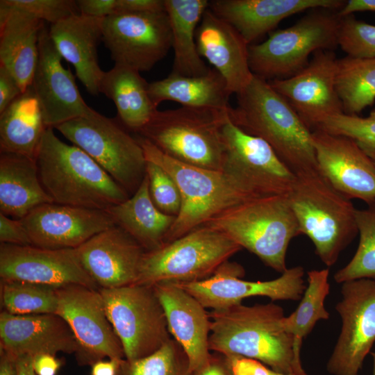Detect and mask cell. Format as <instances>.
Returning a JSON list of instances; mask_svg holds the SVG:
<instances>
[{
  "label": "cell",
  "instance_id": "cell-1",
  "mask_svg": "<svg viewBox=\"0 0 375 375\" xmlns=\"http://www.w3.org/2000/svg\"><path fill=\"white\" fill-rule=\"evenodd\" d=\"M209 349L225 356L261 362L285 374L308 375L294 351V338L284 328V310L274 303H241L208 312Z\"/></svg>",
  "mask_w": 375,
  "mask_h": 375
},
{
  "label": "cell",
  "instance_id": "cell-2",
  "mask_svg": "<svg viewBox=\"0 0 375 375\" xmlns=\"http://www.w3.org/2000/svg\"><path fill=\"white\" fill-rule=\"evenodd\" d=\"M236 95L229 112L236 126L265 141L295 175L318 170L312 131L267 81L253 75Z\"/></svg>",
  "mask_w": 375,
  "mask_h": 375
},
{
  "label": "cell",
  "instance_id": "cell-3",
  "mask_svg": "<svg viewBox=\"0 0 375 375\" xmlns=\"http://www.w3.org/2000/svg\"><path fill=\"white\" fill-rule=\"evenodd\" d=\"M35 162L42 185L53 203L106 210L131 196L79 147L47 128Z\"/></svg>",
  "mask_w": 375,
  "mask_h": 375
},
{
  "label": "cell",
  "instance_id": "cell-4",
  "mask_svg": "<svg viewBox=\"0 0 375 375\" xmlns=\"http://www.w3.org/2000/svg\"><path fill=\"white\" fill-rule=\"evenodd\" d=\"M301 235L312 242L315 253L333 266L358 234L351 201L333 188L318 170L296 174L287 194Z\"/></svg>",
  "mask_w": 375,
  "mask_h": 375
},
{
  "label": "cell",
  "instance_id": "cell-5",
  "mask_svg": "<svg viewBox=\"0 0 375 375\" xmlns=\"http://www.w3.org/2000/svg\"><path fill=\"white\" fill-rule=\"evenodd\" d=\"M136 138L146 160L166 171L180 192L181 209L165 236V244L204 225L233 206L258 197L244 190L222 171L181 162L166 155L142 136Z\"/></svg>",
  "mask_w": 375,
  "mask_h": 375
},
{
  "label": "cell",
  "instance_id": "cell-6",
  "mask_svg": "<svg viewBox=\"0 0 375 375\" xmlns=\"http://www.w3.org/2000/svg\"><path fill=\"white\" fill-rule=\"evenodd\" d=\"M204 225L214 228L265 265L283 273L290 241L301 235L286 195L254 197L233 206Z\"/></svg>",
  "mask_w": 375,
  "mask_h": 375
},
{
  "label": "cell",
  "instance_id": "cell-7",
  "mask_svg": "<svg viewBox=\"0 0 375 375\" xmlns=\"http://www.w3.org/2000/svg\"><path fill=\"white\" fill-rule=\"evenodd\" d=\"M229 112L185 106L158 110L138 133L177 160L221 171L222 128Z\"/></svg>",
  "mask_w": 375,
  "mask_h": 375
},
{
  "label": "cell",
  "instance_id": "cell-8",
  "mask_svg": "<svg viewBox=\"0 0 375 375\" xmlns=\"http://www.w3.org/2000/svg\"><path fill=\"white\" fill-rule=\"evenodd\" d=\"M338 11L315 8L291 26L273 31L268 38L249 46L252 74L267 81L294 76L309 62L312 53L338 47Z\"/></svg>",
  "mask_w": 375,
  "mask_h": 375
},
{
  "label": "cell",
  "instance_id": "cell-9",
  "mask_svg": "<svg viewBox=\"0 0 375 375\" xmlns=\"http://www.w3.org/2000/svg\"><path fill=\"white\" fill-rule=\"evenodd\" d=\"M242 248L221 231L203 225L146 251L135 283H190L206 279Z\"/></svg>",
  "mask_w": 375,
  "mask_h": 375
},
{
  "label": "cell",
  "instance_id": "cell-10",
  "mask_svg": "<svg viewBox=\"0 0 375 375\" xmlns=\"http://www.w3.org/2000/svg\"><path fill=\"white\" fill-rule=\"evenodd\" d=\"M99 165L131 196L146 175L147 160L136 137L92 109L55 128Z\"/></svg>",
  "mask_w": 375,
  "mask_h": 375
},
{
  "label": "cell",
  "instance_id": "cell-11",
  "mask_svg": "<svg viewBox=\"0 0 375 375\" xmlns=\"http://www.w3.org/2000/svg\"><path fill=\"white\" fill-rule=\"evenodd\" d=\"M99 291L125 359L147 357L172 338L153 285L133 283Z\"/></svg>",
  "mask_w": 375,
  "mask_h": 375
},
{
  "label": "cell",
  "instance_id": "cell-12",
  "mask_svg": "<svg viewBox=\"0 0 375 375\" xmlns=\"http://www.w3.org/2000/svg\"><path fill=\"white\" fill-rule=\"evenodd\" d=\"M221 171L256 197L286 195L296 175L262 139L249 135L227 117L222 128Z\"/></svg>",
  "mask_w": 375,
  "mask_h": 375
},
{
  "label": "cell",
  "instance_id": "cell-13",
  "mask_svg": "<svg viewBox=\"0 0 375 375\" xmlns=\"http://www.w3.org/2000/svg\"><path fill=\"white\" fill-rule=\"evenodd\" d=\"M102 41L115 65L150 70L172 46L166 12H116L102 20Z\"/></svg>",
  "mask_w": 375,
  "mask_h": 375
},
{
  "label": "cell",
  "instance_id": "cell-14",
  "mask_svg": "<svg viewBox=\"0 0 375 375\" xmlns=\"http://www.w3.org/2000/svg\"><path fill=\"white\" fill-rule=\"evenodd\" d=\"M336 311L342 327L326 369L332 375H358L375 342V280L342 283Z\"/></svg>",
  "mask_w": 375,
  "mask_h": 375
},
{
  "label": "cell",
  "instance_id": "cell-15",
  "mask_svg": "<svg viewBox=\"0 0 375 375\" xmlns=\"http://www.w3.org/2000/svg\"><path fill=\"white\" fill-rule=\"evenodd\" d=\"M57 313L71 328L78 344L80 365H92L105 358H124L122 343L109 322L99 290L81 285L58 288Z\"/></svg>",
  "mask_w": 375,
  "mask_h": 375
},
{
  "label": "cell",
  "instance_id": "cell-16",
  "mask_svg": "<svg viewBox=\"0 0 375 375\" xmlns=\"http://www.w3.org/2000/svg\"><path fill=\"white\" fill-rule=\"evenodd\" d=\"M244 275L242 265L228 260L206 279L178 284L204 308L211 310L241 303L250 297H266L272 301H298L306 288L303 279L304 270L301 266L288 268L279 277L270 281H245L241 278Z\"/></svg>",
  "mask_w": 375,
  "mask_h": 375
},
{
  "label": "cell",
  "instance_id": "cell-17",
  "mask_svg": "<svg viewBox=\"0 0 375 375\" xmlns=\"http://www.w3.org/2000/svg\"><path fill=\"white\" fill-rule=\"evenodd\" d=\"M337 60L333 51L321 50L294 76L268 81L312 131L328 117L343 113L335 88Z\"/></svg>",
  "mask_w": 375,
  "mask_h": 375
},
{
  "label": "cell",
  "instance_id": "cell-18",
  "mask_svg": "<svg viewBox=\"0 0 375 375\" xmlns=\"http://www.w3.org/2000/svg\"><path fill=\"white\" fill-rule=\"evenodd\" d=\"M0 278L56 288L75 284L99 289L84 269L76 249L1 243Z\"/></svg>",
  "mask_w": 375,
  "mask_h": 375
},
{
  "label": "cell",
  "instance_id": "cell-19",
  "mask_svg": "<svg viewBox=\"0 0 375 375\" xmlns=\"http://www.w3.org/2000/svg\"><path fill=\"white\" fill-rule=\"evenodd\" d=\"M62 58L44 23L40 33L38 58L31 85L47 128H55L92 110L82 98L71 70L63 67Z\"/></svg>",
  "mask_w": 375,
  "mask_h": 375
},
{
  "label": "cell",
  "instance_id": "cell-20",
  "mask_svg": "<svg viewBox=\"0 0 375 375\" xmlns=\"http://www.w3.org/2000/svg\"><path fill=\"white\" fill-rule=\"evenodd\" d=\"M312 138L318 171L329 184L350 200L374 202V161L349 138L317 129Z\"/></svg>",
  "mask_w": 375,
  "mask_h": 375
},
{
  "label": "cell",
  "instance_id": "cell-21",
  "mask_svg": "<svg viewBox=\"0 0 375 375\" xmlns=\"http://www.w3.org/2000/svg\"><path fill=\"white\" fill-rule=\"evenodd\" d=\"M31 244L60 249H76L114 225L106 210L48 203L20 219Z\"/></svg>",
  "mask_w": 375,
  "mask_h": 375
},
{
  "label": "cell",
  "instance_id": "cell-22",
  "mask_svg": "<svg viewBox=\"0 0 375 375\" xmlns=\"http://www.w3.org/2000/svg\"><path fill=\"white\" fill-rule=\"evenodd\" d=\"M88 274L99 288H116L136 282L145 250L114 224L76 248Z\"/></svg>",
  "mask_w": 375,
  "mask_h": 375
},
{
  "label": "cell",
  "instance_id": "cell-23",
  "mask_svg": "<svg viewBox=\"0 0 375 375\" xmlns=\"http://www.w3.org/2000/svg\"><path fill=\"white\" fill-rule=\"evenodd\" d=\"M0 350L15 358L27 355L56 356L78 350L76 338L66 321L58 314H0Z\"/></svg>",
  "mask_w": 375,
  "mask_h": 375
},
{
  "label": "cell",
  "instance_id": "cell-24",
  "mask_svg": "<svg viewBox=\"0 0 375 375\" xmlns=\"http://www.w3.org/2000/svg\"><path fill=\"white\" fill-rule=\"evenodd\" d=\"M165 312L168 330L188 356L192 373L211 357L210 319L206 308L176 283L153 285Z\"/></svg>",
  "mask_w": 375,
  "mask_h": 375
},
{
  "label": "cell",
  "instance_id": "cell-25",
  "mask_svg": "<svg viewBox=\"0 0 375 375\" xmlns=\"http://www.w3.org/2000/svg\"><path fill=\"white\" fill-rule=\"evenodd\" d=\"M342 0H213L209 9L230 24L247 43L270 33L285 18L306 10L339 11Z\"/></svg>",
  "mask_w": 375,
  "mask_h": 375
},
{
  "label": "cell",
  "instance_id": "cell-26",
  "mask_svg": "<svg viewBox=\"0 0 375 375\" xmlns=\"http://www.w3.org/2000/svg\"><path fill=\"white\" fill-rule=\"evenodd\" d=\"M196 42L201 57L222 75L231 94H238L249 84L253 75L249 64V45L209 8L197 27Z\"/></svg>",
  "mask_w": 375,
  "mask_h": 375
},
{
  "label": "cell",
  "instance_id": "cell-27",
  "mask_svg": "<svg viewBox=\"0 0 375 375\" xmlns=\"http://www.w3.org/2000/svg\"><path fill=\"white\" fill-rule=\"evenodd\" d=\"M103 18L73 15L49 28L50 37L62 58L72 64L76 76L92 95L100 93L104 72L98 60Z\"/></svg>",
  "mask_w": 375,
  "mask_h": 375
},
{
  "label": "cell",
  "instance_id": "cell-28",
  "mask_svg": "<svg viewBox=\"0 0 375 375\" xmlns=\"http://www.w3.org/2000/svg\"><path fill=\"white\" fill-rule=\"evenodd\" d=\"M44 22L0 1V65L15 78L23 92L31 85Z\"/></svg>",
  "mask_w": 375,
  "mask_h": 375
},
{
  "label": "cell",
  "instance_id": "cell-29",
  "mask_svg": "<svg viewBox=\"0 0 375 375\" xmlns=\"http://www.w3.org/2000/svg\"><path fill=\"white\" fill-rule=\"evenodd\" d=\"M53 203L44 190L35 160L10 153L0 155V212L22 219L38 206Z\"/></svg>",
  "mask_w": 375,
  "mask_h": 375
},
{
  "label": "cell",
  "instance_id": "cell-30",
  "mask_svg": "<svg viewBox=\"0 0 375 375\" xmlns=\"http://www.w3.org/2000/svg\"><path fill=\"white\" fill-rule=\"evenodd\" d=\"M148 91L153 104L173 101L182 106L230 112L231 95L224 78L214 68L199 76L170 74L167 77L149 83Z\"/></svg>",
  "mask_w": 375,
  "mask_h": 375
},
{
  "label": "cell",
  "instance_id": "cell-31",
  "mask_svg": "<svg viewBox=\"0 0 375 375\" xmlns=\"http://www.w3.org/2000/svg\"><path fill=\"white\" fill-rule=\"evenodd\" d=\"M106 211L115 224L129 234L145 251L165 244V236L176 219L175 216L162 212L153 204L147 175L134 194Z\"/></svg>",
  "mask_w": 375,
  "mask_h": 375
},
{
  "label": "cell",
  "instance_id": "cell-32",
  "mask_svg": "<svg viewBox=\"0 0 375 375\" xmlns=\"http://www.w3.org/2000/svg\"><path fill=\"white\" fill-rule=\"evenodd\" d=\"M149 83L140 72L115 65L104 72L100 83V92L111 99L124 126L139 133L158 110L152 102Z\"/></svg>",
  "mask_w": 375,
  "mask_h": 375
},
{
  "label": "cell",
  "instance_id": "cell-33",
  "mask_svg": "<svg viewBox=\"0 0 375 375\" xmlns=\"http://www.w3.org/2000/svg\"><path fill=\"white\" fill-rule=\"evenodd\" d=\"M47 127L31 85L0 112V151L35 160Z\"/></svg>",
  "mask_w": 375,
  "mask_h": 375
},
{
  "label": "cell",
  "instance_id": "cell-34",
  "mask_svg": "<svg viewBox=\"0 0 375 375\" xmlns=\"http://www.w3.org/2000/svg\"><path fill=\"white\" fill-rule=\"evenodd\" d=\"M172 37L174 62L172 74L199 76L210 68L199 53L197 26L209 7L207 0H165Z\"/></svg>",
  "mask_w": 375,
  "mask_h": 375
},
{
  "label": "cell",
  "instance_id": "cell-35",
  "mask_svg": "<svg viewBox=\"0 0 375 375\" xmlns=\"http://www.w3.org/2000/svg\"><path fill=\"white\" fill-rule=\"evenodd\" d=\"M335 88L343 113L360 115L375 102V58H338Z\"/></svg>",
  "mask_w": 375,
  "mask_h": 375
},
{
  "label": "cell",
  "instance_id": "cell-36",
  "mask_svg": "<svg viewBox=\"0 0 375 375\" xmlns=\"http://www.w3.org/2000/svg\"><path fill=\"white\" fill-rule=\"evenodd\" d=\"M308 285L297 309L283 322L285 330L294 338V351L300 356L302 341L319 320L329 318L324 301L329 294V269L308 272Z\"/></svg>",
  "mask_w": 375,
  "mask_h": 375
},
{
  "label": "cell",
  "instance_id": "cell-37",
  "mask_svg": "<svg viewBox=\"0 0 375 375\" xmlns=\"http://www.w3.org/2000/svg\"><path fill=\"white\" fill-rule=\"evenodd\" d=\"M3 310L16 315L56 314L58 288L17 281H1Z\"/></svg>",
  "mask_w": 375,
  "mask_h": 375
},
{
  "label": "cell",
  "instance_id": "cell-38",
  "mask_svg": "<svg viewBox=\"0 0 375 375\" xmlns=\"http://www.w3.org/2000/svg\"><path fill=\"white\" fill-rule=\"evenodd\" d=\"M359 234L357 250L351 260L334 274L337 283L369 278L375 279V201L356 211Z\"/></svg>",
  "mask_w": 375,
  "mask_h": 375
},
{
  "label": "cell",
  "instance_id": "cell-39",
  "mask_svg": "<svg viewBox=\"0 0 375 375\" xmlns=\"http://www.w3.org/2000/svg\"><path fill=\"white\" fill-rule=\"evenodd\" d=\"M117 375H193L187 354L173 338L153 353L120 361Z\"/></svg>",
  "mask_w": 375,
  "mask_h": 375
},
{
  "label": "cell",
  "instance_id": "cell-40",
  "mask_svg": "<svg viewBox=\"0 0 375 375\" xmlns=\"http://www.w3.org/2000/svg\"><path fill=\"white\" fill-rule=\"evenodd\" d=\"M317 129L350 138L375 162V108L365 117L344 113L331 116Z\"/></svg>",
  "mask_w": 375,
  "mask_h": 375
},
{
  "label": "cell",
  "instance_id": "cell-41",
  "mask_svg": "<svg viewBox=\"0 0 375 375\" xmlns=\"http://www.w3.org/2000/svg\"><path fill=\"white\" fill-rule=\"evenodd\" d=\"M338 46L347 56L375 58V25L358 20L353 15L341 17Z\"/></svg>",
  "mask_w": 375,
  "mask_h": 375
},
{
  "label": "cell",
  "instance_id": "cell-42",
  "mask_svg": "<svg viewBox=\"0 0 375 375\" xmlns=\"http://www.w3.org/2000/svg\"><path fill=\"white\" fill-rule=\"evenodd\" d=\"M146 175L153 204L162 212L176 217L181 209V199L173 178L161 167L151 161H147Z\"/></svg>",
  "mask_w": 375,
  "mask_h": 375
},
{
  "label": "cell",
  "instance_id": "cell-43",
  "mask_svg": "<svg viewBox=\"0 0 375 375\" xmlns=\"http://www.w3.org/2000/svg\"><path fill=\"white\" fill-rule=\"evenodd\" d=\"M9 5L23 10L43 22L56 24L73 15L79 14L74 0H5Z\"/></svg>",
  "mask_w": 375,
  "mask_h": 375
},
{
  "label": "cell",
  "instance_id": "cell-44",
  "mask_svg": "<svg viewBox=\"0 0 375 375\" xmlns=\"http://www.w3.org/2000/svg\"><path fill=\"white\" fill-rule=\"evenodd\" d=\"M0 242L15 245H32L20 219L10 218L1 212Z\"/></svg>",
  "mask_w": 375,
  "mask_h": 375
},
{
  "label": "cell",
  "instance_id": "cell-45",
  "mask_svg": "<svg viewBox=\"0 0 375 375\" xmlns=\"http://www.w3.org/2000/svg\"><path fill=\"white\" fill-rule=\"evenodd\" d=\"M233 375H287L275 372L254 359L242 356H226Z\"/></svg>",
  "mask_w": 375,
  "mask_h": 375
},
{
  "label": "cell",
  "instance_id": "cell-46",
  "mask_svg": "<svg viewBox=\"0 0 375 375\" xmlns=\"http://www.w3.org/2000/svg\"><path fill=\"white\" fill-rule=\"evenodd\" d=\"M23 92L15 78L6 67L0 65V112Z\"/></svg>",
  "mask_w": 375,
  "mask_h": 375
},
{
  "label": "cell",
  "instance_id": "cell-47",
  "mask_svg": "<svg viewBox=\"0 0 375 375\" xmlns=\"http://www.w3.org/2000/svg\"><path fill=\"white\" fill-rule=\"evenodd\" d=\"M76 3L81 15L105 18L117 12V0H78Z\"/></svg>",
  "mask_w": 375,
  "mask_h": 375
},
{
  "label": "cell",
  "instance_id": "cell-48",
  "mask_svg": "<svg viewBox=\"0 0 375 375\" xmlns=\"http://www.w3.org/2000/svg\"><path fill=\"white\" fill-rule=\"evenodd\" d=\"M165 11V0H117V12H160Z\"/></svg>",
  "mask_w": 375,
  "mask_h": 375
},
{
  "label": "cell",
  "instance_id": "cell-49",
  "mask_svg": "<svg viewBox=\"0 0 375 375\" xmlns=\"http://www.w3.org/2000/svg\"><path fill=\"white\" fill-rule=\"evenodd\" d=\"M193 375H233L226 356L212 354L208 362Z\"/></svg>",
  "mask_w": 375,
  "mask_h": 375
},
{
  "label": "cell",
  "instance_id": "cell-50",
  "mask_svg": "<svg viewBox=\"0 0 375 375\" xmlns=\"http://www.w3.org/2000/svg\"><path fill=\"white\" fill-rule=\"evenodd\" d=\"M56 356L41 354L33 358V366L37 375H56L60 367Z\"/></svg>",
  "mask_w": 375,
  "mask_h": 375
},
{
  "label": "cell",
  "instance_id": "cell-51",
  "mask_svg": "<svg viewBox=\"0 0 375 375\" xmlns=\"http://www.w3.org/2000/svg\"><path fill=\"white\" fill-rule=\"evenodd\" d=\"M363 11L375 12V0L346 1L344 6L338 11V15L343 17Z\"/></svg>",
  "mask_w": 375,
  "mask_h": 375
},
{
  "label": "cell",
  "instance_id": "cell-52",
  "mask_svg": "<svg viewBox=\"0 0 375 375\" xmlns=\"http://www.w3.org/2000/svg\"><path fill=\"white\" fill-rule=\"evenodd\" d=\"M122 360L109 359L108 361L103 360L97 361L92 365L91 375H117Z\"/></svg>",
  "mask_w": 375,
  "mask_h": 375
},
{
  "label": "cell",
  "instance_id": "cell-53",
  "mask_svg": "<svg viewBox=\"0 0 375 375\" xmlns=\"http://www.w3.org/2000/svg\"><path fill=\"white\" fill-rule=\"evenodd\" d=\"M0 375H18L16 358L0 350Z\"/></svg>",
  "mask_w": 375,
  "mask_h": 375
},
{
  "label": "cell",
  "instance_id": "cell-54",
  "mask_svg": "<svg viewBox=\"0 0 375 375\" xmlns=\"http://www.w3.org/2000/svg\"><path fill=\"white\" fill-rule=\"evenodd\" d=\"M33 358L31 356L23 355L16 358V366L18 375H36L33 366Z\"/></svg>",
  "mask_w": 375,
  "mask_h": 375
},
{
  "label": "cell",
  "instance_id": "cell-55",
  "mask_svg": "<svg viewBox=\"0 0 375 375\" xmlns=\"http://www.w3.org/2000/svg\"><path fill=\"white\" fill-rule=\"evenodd\" d=\"M371 355L373 358V371H372V375H375V351L372 352Z\"/></svg>",
  "mask_w": 375,
  "mask_h": 375
},
{
  "label": "cell",
  "instance_id": "cell-56",
  "mask_svg": "<svg viewBox=\"0 0 375 375\" xmlns=\"http://www.w3.org/2000/svg\"><path fill=\"white\" fill-rule=\"evenodd\" d=\"M287 375H292V374H287Z\"/></svg>",
  "mask_w": 375,
  "mask_h": 375
},
{
  "label": "cell",
  "instance_id": "cell-57",
  "mask_svg": "<svg viewBox=\"0 0 375 375\" xmlns=\"http://www.w3.org/2000/svg\"></svg>",
  "mask_w": 375,
  "mask_h": 375
}]
</instances>
